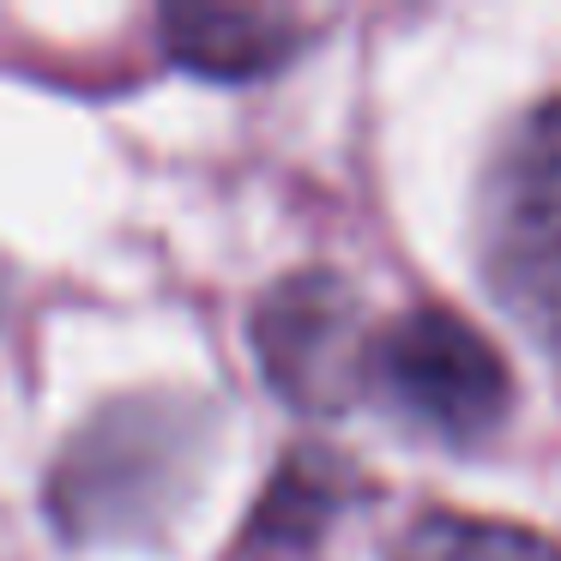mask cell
Instances as JSON below:
<instances>
[{"label":"cell","instance_id":"5","mask_svg":"<svg viewBox=\"0 0 561 561\" xmlns=\"http://www.w3.org/2000/svg\"><path fill=\"white\" fill-rule=\"evenodd\" d=\"M368 495H375V477L363 465L320 447V440H302L266 477L230 561H308L327 543L332 525L351 507H363Z\"/></svg>","mask_w":561,"mask_h":561},{"label":"cell","instance_id":"7","mask_svg":"<svg viewBox=\"0 0 561 561\" xmlns=\"http://www.w3.org/2000/svg\"><path fill=\"white\" fill-rule=\"evenodd\" d=\"M387 561H561V543L513 519L428 507L392 537Z\"/></svg>","mask_w":561,"mask_h":561},{"label":"cell","instance_id":"4","mask_svg":"<svg viewBox=\"0 0 561 561\" xmlns=\"http://www.w3.org/2000/svg\"><path fill=\"white\" fill-rule=\"evenodd\" d=\"M363 290L332 266L284 272L254 308H248V351H254L266 387L302 416H339L363 399L368 356Z\"/></svg>","mask_w":561,"mask_h":561},{"label":"cell","instance_id":"3","mask_svg":"<svg viewBox=\"0 0 561 561\" xmlns=\"http://www.w3.org/2000/svg\"><path fill=\"white\" fill-rule=\"evenodd\" d=\"M363 399H375L404 428L447 447L489 440L513 411V375L501 351L440 302H416L375 320L363 356Z\"/></svg>","mask_w":561,"mask_h":561},{"label":"cell","instance_id":"6","mask_svg":"<svg viewBox=\"0 0 561 561\" xmlns=\"http://www.w3.org/2000/svg\"><path fill=\"white\" fill-rule=\"evenodd\" d=\"M163 55L218 85H248L290 67L308 43V25L284 7H163Z\"/></svg>","mask_w":561,"mask_h":561},{"label":"cell","instance_id":"2","mask_svg":"<svg viewBox=\"0 0 561 561\" xmlns=\"http://www.w3.org/2000/svg\"><path fill=\"white\" fill-rule=\"evenodd\" d=\"M477 272L501 314L561 363V98L531 103L489 151Z\"/></svg>","mask_w":561,"mask_h":561},{"label":"cell","instance_id":"1","mask_svg":"<svg viewBox=\"0 0 561 561\" xmlns=\"http://www.w3.org/2000/svg\"><path fill=\"white\" fill-rule=\"evenodd\" d=\"M218 411L199 392L146 387L103 399L55 453L43 507L67 543H158L206 483Z\"/></svg>","mask_w":561,"mask_h":561}]
</instances>
